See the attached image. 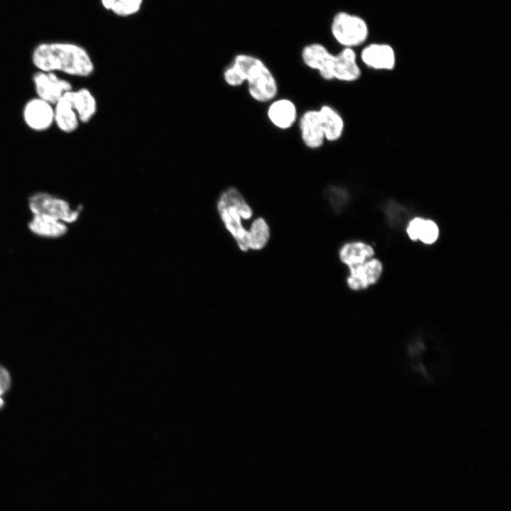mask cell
Returning a JSON list of instances; mask_svg holds the SVG:
<instances>
[{"mask_svg":"<svg viewBox=\"0 0 511 511\" xmlns=\"http://www.w3.org/2000/svg\"><path fill=\"white\" fill-rule=\"evenodd\" d=\"M28 207L33 214H43L58 221L72 223L79 216V209H72L67 201L45 192L28 197Z\"/></svg>","mask_w":511,"mask_h":511,"instance_id":"8992f818","label":"cell"},{"mask_svg":"<svg viewBox=\"0 0 511 511\" xmlns=\"http://www.w3.org/2000/svg\"><path fill=\"white\" fill-rule=\"evenodd\" d=\"M423 218L415 217L411 219L406 228L409 238L414 241H417L418 231Z\"/></svg>","mask_w":511,"mask_h":511,"instance_id":"44dd1931","label":"cell"},{"mask_svg":"<svg viewBox=\"0 0 511 511\" xmlns=\"http://www.w3.org/2000/svg\"><path fill=\"white\" fill-rule=\"evenodd\" d=\"M301 60L304 65L313 70L324 81H335L339 58L325 45L311 43L301 50Z\"/></svg>","mask_w":511,"mask_h":511,"instance_id":"5b68a950","label":"cell"},{"mask_svg":"<svg viewBox=\"0 0 511 511\" xmlns=\"http://www.w3.org/2000/svg\"><path fill=\"white\" fill-rule=\"evenodd\" d=\"M360 59L367 67L375 70H392L396 63L395 51L386 43L367 45L362 49Z\"/></svg>","mask_w":511,"mask_h":511,"instance_id":"7c38bea8","label":"cell"},{"mask_svg":"<svg viewBox=\"0 0 511 511\" xmlns=\"http://www.w3.org/2000/svg\"><path fill=\"white\" fill-rule=\"evenodd\" d=\"M28 228L34 234L50 238L61 237L68 230L65 222L43 214H33Z\"/></svg>","mask_w":511,"mask_h":511,"instance_id":"2e32d148","label":"cell"},{"mask_svg":"<svg viewBox=\"0 0 511 511\" xmlns=\"http://www.w3.org/2000/svg\"><path fill=\"white\" fill-rule=\"evenodd\" d=\"M10 385V376L9 373L3 367L0 366V407L3 405L4 401L1 395L6 391Z\"/></svg>","mask_w":511,"mask_h":511,"instance_id":"7402d4cb","label":"cell"},{"mask_svg":"<svg viewBox=\"0 0 511 511\" xmlns=\"http://www.w3.org/2000/svg\"><path fill=\"white\" fill-rule=\"evenodd\" d=\"M326 142L335 143L343 136L345 121L341 113L332 105L323 104L318 108Z\"/></svg>","mask_w":511,"mask_h":511,"instance_id":"5bb4252c","label":"cell"},{"mask_svg":"<svg viewBox=\"0 0 511 511\" xmlns=\"http://www.w3.org/2000/svg\"><path fill=\"white\" fill-rule=\"evenodd\" d=\"M54 125L64 133H72L80 124L78 116L65 94L53 105Z\"/></svg>","mask_w":511,"mask_h":511,"instance_id":"9a60e30c","label":"cell"},{"mask_svg":"<svg viewBox=\"0 0 511 511\" xmlns=\"http://www.w3.org/2000/svg\"><path fill=\"white\" fill-rule=\"evenodd\" d=\"M22 118L31 131H46L54 125L53 105L37 97H33L24 104Z\"/></svg>","mask_w":511,"mask_h":511,"instance_id":"ba28073f","label":"cell"},{"mask_svg":"<svg viewBox=\"0 0 511 511\" xmlns=\"http://www.w3.org/2000/svg\"><path fill=\"white\" fill-rule=\"evenodd\" d=\"M80 123H87L97 112V101L91 90L86 87L72 89L65 93Z\"/></svg>","mask_w":511,"mask_h":511,"instance_id":"4fadbf2b","label":"cell"},{"mask_svg":"<svg viewBox=\"0 0 511 511\" xmlns=\"http://www.w3.org/2000/svg\"><path fill=\"white\" fill-rule=\"evenodd\" d=\"M375 251L373 248L363 241H353L345 243L339 250L340 260L351 268L360 265L373 258Z\"/></svg>","mask_w":511,"mask_h":511,"instance_id":"e0dca14e","label":"cell"},{"mask_svg":"<svg viewBox=\"0 0 511 511\" xmlns=\"http://www.w3.org/2000/svg\"><path fill=\"white\" fill-rule=\"evenodd\" d=\"M32 82L36 97L53 105L73 89L69 80L51 72L37 70L32 76Z\"/></svg>","mask_w":511,"mask_h":511,"instance_id":"52a82bcc","label":"cell"},{"mask_svg":"<svg viewBox=\"0 0 511 511\" xmlns=\"http://www.w3.org/2000/svg\"><path fill=\"white\" fill-rule=\"evenodd\" d=\"M267 104V119L275 128L287 131L297 123L300 116L298 108L291 99L278 96Z\"/></svg>","mask_w":511,"mask_h":511,"instance_id":"30bf717a","label":"cell"},{"mask_svg":"<svg viewBox=\"0 0 511 511\" xmlns=\"http://www.w3.org/2000/svg\"><path fill=\"white\" fill-rule=\"evenodd\" d=\"M100 1L106 10L116 16L126 17L138 13L143 0H100Z\"/></svg>","mask_w":511,"mask_h":511,"instance_id":"d6986e66","label":"cell"},{"mask_svg":"<svg viewBox=\"0 0 511 511\" xmlns=\"http://www.w3.org/2000/svg\"><path fill=\"white\" fill-rule=\"evenodd\" d=\"M223 79L231 87L246 84L248 96L255 101L268 104L278 96V79L268 65L259 57L236 54L223 71Z\"/></svg>","mask_w":511,"mask_h":511,"instance_id":"6da1fadb","label":"cell"},{"mask_svg":"<svg viewBox=\"0 0 511 511\" xmlns=\"http://www.w3.org/2000/svg\"><path fill=\"white\" fill-rule=\"evenodd\" d=\"M220 218L242 251L250 249V235L242 224L253 216V210L241 192L234 187L225 189L216 204Z\"/></svg>","mask_w":511,"mask_h":511,"instance_id":"3957f363","label":"cell"},{"mask_svg":"<svg viewBox=\"0 0 511 511\" xmlns=\"http://www.w3.org/2000/svg\"><path fill=\"white\" fill-rule=\"evenodd\" d=\"M31 62L37 70L79 78L90 77L95 70L88 51L70 42L39 43L32 51Z\"/></svg>","mask_w":511,"mask_h":511,"instance_id":"7a4b0ae2","label":"cell"},{"mask_svg":"<svg viewBox=\"0 0 511 511\" xmlns=\"http://www.w3.org/2000/svg\"><path fill=\"white\" fill-rule=\"evenodd\" d=\"M297 125L302 143L307 148L315 150L324 146L326 140L318 108L304 110Z\"/></svg>","mask_w":511,"mask_h":511,"instance_id":"9c48e42d","label":"cell"},{"mask_svg":"<svg viewBox=\"0 0 511 511\" xmlns=\"http://www.w3.org/2000/svg\"><path fill=\"white\" fill-rule=\"evenodd\" d=\"M248 231L250 249L253 251L263 249L270 238V229L266 221L262 217H258L252 222Z\"/></svg>","mask_w":511,"mask_h":511,"instance_id":"ac0fdd59","label":"cell"},{"mask_svg":"<svg viewBox=\"0 0 511 511\" xmlns=\"http://www.w3.org/2000/svg\"><path fill=\"white\" fill-rule=\"evenodd\" d=\"M348 269L347 285L351 290L358 291L375 284L381 277L383 266L380 260L372 258Z\"/></svg>","mask_w":511,"mask_h":511,"instance_id":"8fae6325","label":"cell"},{"mask_svg":"<svg viewBox=\"0 0 511 511\" xmlns=\"http://www.w3.org/2000/svg\"><path fill=\"white\" fill-rule=\"evenodd\" d=\"M334 40L342 48H354L366 42L369 35L366 21L358 15L339 11L330 26Z\"/></svg>","mask_w":511,"mask_h":511,"instance_id":"277c9868","label":"cell"},{"mask_svg":"<svg viewBox=\"0 0 511 511\" xmlns=\"http://www.w3.org/2000/svg\"><path fill=\"white\" fill-rule=\"evenodd\" d=\"M439 234V227L434 221L422 219L418 231L417 241L424 244H432L437 240Z\"/></svg>","mask_w":511,"mask_h":511,"instance_id":"ffe728a7","label":"cell"}]
</instances>
